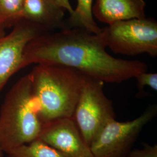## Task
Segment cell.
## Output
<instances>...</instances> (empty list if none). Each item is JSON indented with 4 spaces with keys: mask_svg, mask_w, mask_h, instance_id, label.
Segmentation results:
<instances>
[{
    "mask_svg": "<svg viewBox=\"0 0 157 157\" xmlns=\"http://www.w3.org/2000/svg\"><path fill=\"white\" fill-rule=\"evenodd\" d=\"M106 48L100 33L65 28L32 40L24 51L23 68L32 63L59 65L109 83H121L147 71L146 63L115 58Z\"/></svg>",
    "mask_w": 157,
    "mask_h": 157,
    "instance_id": "obj_1",
    "label": "cell"
},
{
    "mask_svg": "<svg viewBox=\"0 0 157 157\" xmlns=\"http://www.w3.org/2000/svg\"><path fill=\"white\" fill-rule=\"evenodd\" d=\"M29 74L34 102L43 124L72 118L88 76L72 68L47 64H37Z\"/></svg>",
    "mask_w": 157,
    "mask_h": 157,
    "instance_id": "obj_2",
    "label": "cell"
},
{
    "mask_svg": "<svg viewBox=\"0 0 157 157\" xmlns=\"http://www.w3.org/2000/svg\"><path fill=\"white\" fill-rule=\"evenodd\" d=\"M43 124L34 102L27 74L8 91L0 109V147L6 154L39 138Z\"/></svg>",
    "mask_w": 157,
    "mask_h": 157,
    "instance_id": "obj_3",
    "label": "cell"
},
{
    "mask_svg": "<svg viewBox=\"0 0 157 157\" xmlns=\"http://www.w3.org/2000/svg\"><path fill=\"white\" fill-rule=\"evenodd\" d=\"M100 34L106 47L115 54L157 56V22L151 17L114 23L101 29Z\"/></svg>",
    "mask_w": 157,
    "mask_h": 157,
    "instance_id": "obj_4",
    "label": "cell"
},
{
    "mask_svg": "<svg viewBox=\"0 0 157 157\" xmlns=\"http://www.w3.org/2000/svg\"><path fill=\"white\" fill-rule=\"evenodd\" d=\"M104 86L101 80L87 77L72 117L89 146L104 127L116 119L113 102L105 95Z\"/></svg>",
    "mask_w": 157,
    "mask_h": 157,
    "instance_id": "obj_5",
    "label": "cell"
},
{
    "mask_svg": "<svg viewBox=\"0 0 157 157\" xmlns=\"http://www.w3.org/2000/svg\"><path fill=\"white\" fill-rule=\"evenodd\" d=\"M157 114V105L152 104L133 120L109 122L90 144L94 157H126L142 130Z\"/></svg>",
    "mask_w": 157,
    "mask_h": 157,
    "instance_id": "obj_6",
    "label": "cell"
},
{
    "mask_svg": "<svg viewBox=\"0 0 157 157\" xmlns=\"http://www.w3.org/2000/svg\"><path fill=\"white\" fill-rule=\"evenodd\" d=\"M44 33L34 25L20 21L10 33L0 37V91L13 75L22 69L26 46L34 37Z\"/></svg>",
    "mask_w": 157,
    "mask_h": 157,
    "instance_id": "obj_7",
    "label": "cell"
},
{
    "mask_svg": "<svg viewBox=\"0 0 157 157\" xmlns=\"http://www.w3.org/2000/svg\"><path fill=\"white\" fill-rule=\"evenodd\" d=\"M64 157H94L72 118L43 124L39 138Z\"/></svg>",
    "mask_w": 157,
    "mask_h": 157,
    "instance_id": "obj_8",
    "label": "cell"
},
{
    "mask_svg": "<svg viewBox=\"0 0 157 157\" xmlns=\"http://www.w3.org/2000/svg\"><path fill=\"white\" fill-rule=\"evenodd\" d=\"M65 12L54 0H23L20 21L34 25L47 33L66 28Z\"/></svg>",
    "mask_w": 157,
    "mask_h": 157,
    "instance_id": "obj_9",
    "label": "cell"
},
{
    "mask_svg": "<svg viewBox=\"0 0 157 157\" xmlns=\"http://www.w3.org/2000/svg\"><path fill=\"white\" fill-rule=\"evenodd\" d=\"M144 0H95L92 13L99 22L108 25L146 17Z\"/></svg>",
    "mask_w": 157,
    "mask_h": 157,
    "instance_id": "obj_10",
    "label": "cell"
},
{
    "mask_svg": "<svg viewBox=\"0 0 157 157\" xmlns=\"http://www.w3.org/2000/svg\"><path fill=\"white\" fill-rule=\"evenodd\" d=\"M94 0H78L77 6L67 20V28H78L89 32L99 34L101 29L96 23L93 16L92 8Z\"/></svg>",
    "mask_w": 157,
    "mask_h": 157,
    "instance_id": "obj_11",
    "label": "cell"
},
{
    "mask_svg": "<svg viewBox=\"0 0 157 157\" xmlns=\"http://www.w3.org/2000/svg\"><path fill=\"white\" fill-rule=\"evenodd\" d=\"M6 154V157H64L39 139L17 147Z\"/></svg>",
    "mask_w": 157,
    "mask_h": 157,
    "instance_id": "obj_12",
    "label": "cell"
},
{
    "mask_svg": "<svg viewBox=\"0 0 157 157\" xmlns=\"http://www.w3.org/2000/svg\"><path fill=\"white\" fill-rule=\"evenodd\" d=\"M23 0H0V18L6 29L20 21Z\"/></svg>",
    "mask_w": 157,
    "mask_h": 157,
    "instance_id": "obj_13",
    "label": "cell"
},
{
    "mask_svg": "<svg viewBox=\"0 0 157 157\" xmlns=\"http://www.w3.org/2000/svg\"><path fill=\"white\" fill-rule=\"evenodd\" d=\"M134 78L137 80V87L139 92L137 95H141L145 87H148L154 91H157V73L143 72L139 73Z\"/></svg>",
    "mask_w": 157,
    "mask_h": 157,
    "instance_id": "obj_14",
    "label": "cell"
},
{
    "mask_svg": "<svg viewBox=\"0 0 157 157\" xmlns=\"http://www.w3.org/2000/svg\"><path fill=\"white\" fill-rule=\"evenodd\" d=\"M126 157H157V145L144 143L141 148L132 149Z\"/></svg>",
    "mask_w": 157,
    "mask_h": 157,
    "instance_id": "obj_15",
    "label": "cell"
},
{
    "mask_svg": "<svg viewBox=\"0 0 157 157\" xmlns=\"http://www.w3.org/2000/svg\"><path fill=\"white\" fill-rule=\"evenodd\" d=\"M56 4L63 8L71 15L73 12V8L69 0H54Z\"/></svg>",
    "mask_w": 157,
    "mask_h": 157,
    "instance_id": "obj_16",
    "label": "cell"
},
{
    "mask_svg": "<svg viewBox=\"0 0 157 157\" xmlns=\"http://www.w3.org/2000/svg\"><path fill=\"white\" fill-rule=\"evenodd\" d=\"M6 26L0 18V37L6 35Z\"/></svg>",
    "mask_w": 157,
    "mask_h": 157,
    "instance_id": "obj_17",
    "label": "cell"
},
{
    "mask_svg": "<svg viewBox=\"0 0 157 157\" xmlns=\"http://www.w3.org/2000/svg\"><path fill=\"white\" fill-rule=\"evenodd\" d=\"M4 151L2 150V149L0 147V157H4Z\"/></svg>",
    "mask_w": 157,
    "mask_h": 157,
    "instance_id": "obj_18",
    "label": "cell"
}]
</instances>
